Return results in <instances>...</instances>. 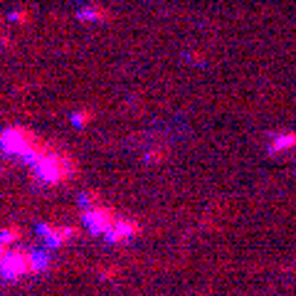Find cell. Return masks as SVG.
<instances>
[{
	"label": "cell",
	"instance_id": "obj_1",
	"mask_svg": "<svg viewBox=\"0 0 296 296\" xmlns=\"http://www.w3.org/2000/svg\"><path fill=\"white\" fill-rule=\"evenodd\" d=\"M0 271H3L5 281H18L28 274H35L32 266V249L15 247V249H3V262H0Z\"/></svg>",
	"mask_w": 296,
	"mask_h": 296
},
{
	"label": "cell",
	"instance_id": "obj_2",
	"mask_svg": "<svg viewBox=\"0 0 296 296\" xmlns=\"http://www.w3.org/2000/svg\"><path fill=\"white\" fill-rule=\"evenodd\" d=\"M40 138L35 133H30L28 128L23 126H10V128H3V136H0V143H3V153L5 156H13L18 161H23L30 151L32 146L37 143Z\"/></svg>",
	"mask_w": 296,
	"mask_h": 296
},
{
	"label": "cell",
	"instance_id": "obj_3",
	"mask_svg": "<svg viewBox=\"0 0 296 296\" xmlns=\"http://www.w3.org/2000/svg\"><path fill=\"white\" fill-rule=\"evenodd\" d=\"M116 217H118V215H116L111 207H106V205L82 207V222L87 225V230H89L91 235H99V237H104V235L114 227Z\"/></svg>",
	"mask_w": 296,
	"mask_h": 296
},
{
	"label": "cell",
	"instance_id": "obj_4",
	"mask_svg": "<svg viewBox=\"0 0 296 296\" xmlns=\"http://www.w3.org/2000/svg\"><path fill=\"white\" fill-rule=\"evenodd\" d=\"M35 232L40 235V239L50 247V249H57L62 247L64 242H69L72 237H77V227H69V225H50V222H37L35 225Z\"/></svg>",
	"mask_w": 296,
	"mask_h": 296
},
{
	"label": "cell",
	"instance_id": "obj_5",
	"mask_svg": "<svg viewBox=\"0 0 296 296\" xmlns=\"http://www.w3.org/2000/svg\"><path fill=\"white\" fill-rule=\"evenodd\" d=\"M138 235V222L136 220H128V217H116L114 227L104 235V239L109 244H116V242H123V239H131Z\"/></svg>",
	"mask_w": 296,
	"mask_h": 296
},
{
	"label": "cell",
	"instance_id": "obj_6",
	"mask_svg": "<svg viewBox=\"0 0 296 296\" xmlns=\"http://www.w3.org/2000/svg\"><path fill=\"white\" fill-rule=\"evenodd\" d=\"M291 148H296V131H281V133H274V136H271L266 151H269L271 156H276V153L291 151Z\"/></svg>",
	"mask_w": 296,
	"mask_h": 296
},
{
	"label": "cell",
	"instance_id": "obj_7",
	"mask_svg": "<svg viewBox=\"0 0 296 296\" xmlns=\"http://www.w3.org/2000/svg\"><path fill=\"white\" fill-rule=\"evenodd\" d=\"M32 266H35V274L50 269V247L47 249H32Z\"/></svg>",
	"mask_w": 296,
	"mask_h": 296
},
{
	"label": "cell",
	"instance_id": "obj_8",
	"mask_svg": "<svg viewBox=\"0 0 296 296\" xmlns=\"http://www.w3.org/2000/svg\"><path fill=\"white\" fill-rule=\"evenodd\" d=\"M77 20H84V23H96V20H106V13L96 5H89V8H82L77 13Z\"/></svg>",
	"mask_w": 296,
	"mask_h": 296
},
{
	"label": "cell",
	"instance_id": "obj_9",
	"mask_svg": "<svg viewBox=\"0 0 296 296\" xmlns=\"http://www.w3.org/2000/svg\"><path fill=\"white\" fill-rule=\"evenodd\" d=\"M0 239H3V247L15 244V242H20V230L18 227H5L3 235H0Z\"/></svg>",
	"mask_w": 296,
	"mask_h": 296
},
{
	"label": "cell",
	"instance_id": "obj_10",
	"mask_svg": "<svg viewBox=\"0 0 296 296\" xmlns=\"http://www.w3.org/2000/svg\"><path fill=\"white\" fill-rule=\"evenodd\" d=\"M89 118H91V114L84 109V111H74V114L69 116V123H72V126H77V128H82V126H84Z\"/></svg>",
	"mask_w": 296,
	"mask_h": 296
},
{
	"label": "cell",
	"instance_id": "obj_11",
	"mask_svg": "<svg viewBox=\"0 0 296 296\" xmlns=\"http://www.w3.org/2000/svg\"><path fill=\"white\" fill-rule=\"evenodd\" d=\"M8 18H10V20H15V23H20V20H25V13H10Z\"/></svg>",
	"mask_w": 296,
	"mask_h": 296
}]
</instances>
